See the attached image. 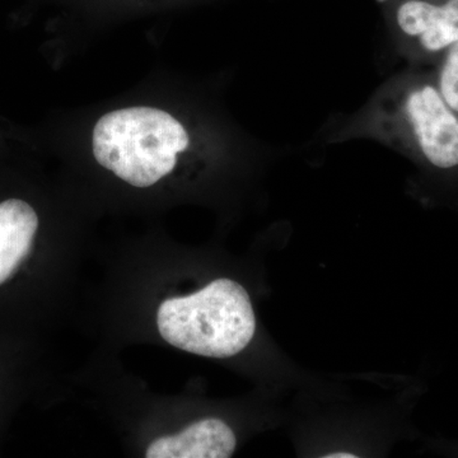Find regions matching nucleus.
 Wrapping results in <instances>:
<instances>
[{
    "instance_id": "4",
    "label": "nucleus",
    "mask_w": 458,
    "mask_h": 458,
    "mask_svg": "<svg viewBox=\"0 0 458 458\" xmlns=\"http://www.w3.org/2000/svg\"><path fill=\"white\" fill-rule=\"evenodd\" d=\"M388 21L412 59L441 57L458 42V0H394Z\"/></svg>"
},
{
    "instance_id": "1",
    "label": "nucleus",
    "mask_w": 458,
    "mask_h": 458,
    "mask_svg": "<svg viewBox=\"0 0 458 458\" xmlns=\"http://www.w3.org/2000/svg\"><path fill=\"white\" fill-rule=\"evenodd\" d=\"M333 137L377 140L442 170L458 165V114L427 75L406 73L388 81Z\"/></svg>"
},
{
    "instance_id": "2",
    "label": "nucleus",
    "mask_w": 458,
    "mask_h": 458,
    "mask_svg": "<svg viewBox=\"0 0 458 458\" xmlns=\"http://www.w3.org/2000/svg\"><path fill=\"white\" fill-rule=\"evenodd\" d=\"M157 325L165 342L181 351L223 360L249 345L256 318L246 289L218 279L197 293L165 301Z\"/></svg>"
},
{
    "instance_id": "6",
    "label": "nucleus",
    "mask_w": 458,
    "mask_h": 458,
    "mask_svg": "<svg viewBox=\"0 0 458 458\" xmlns=\"http://www.w3.org/2000/svg\"><path fill=\"white\" fill-rule=\"evenodd\" d=\"M38 228V214L20 199L0 203V285L25 261Z\"/></svg>"
},
{
    "instance_id": "7",
    "label": "nucleus",
    "mask_w": 458,
    "mask_h": 458,
    "mask_svg": "<svg viewBox=\"0 0 458 458\" xmlns=\"http://www.w3.org/2000/svg\"><path fill=\"white\" fill-rule=\"evenodd\" d=\"M434 81L448 106L458 114V42L439 57Z\"/></svg>"
},
{
    "instance_id": "8",
    "label": "nucleus",
    "mask_w": 458,
    "mask_h": 458,
    "mask_svg": "<svg viewBox=\"0 0 458 458\" xmlns=\"http://www.w3.org/2000/svg\"><path fill=\"white\" fill-rule=\"evenodd\" d=\"M325 457H327V458H355L358 456H355V454H345V452H342V454H327V456H325Z\"/></svg>"
},
{
    "instance_id": "9",
    "label": "nucleus",
    "mask_w": 458,
    "mask_h": 458,
    "mask_svg": "<svg viewBox=\"0 0 458 458\" xmlns=\"http://www.w3.org/2000/svg\"><path fill=\"white\" fill-rule=\"evenodd\" d=\"M379 3H382V4H390L391 2H394V0H378Z\"/></svg>"
},
{
    "instance_id": "5",
    "label": "nucleus",
    "mask_w": 458,
    "mask_h": 458,
    "mask_svg": "<svg viewBox=\"0 0 458 458\" xmlns=\"http://www.w3.org/2000/svg\"><path fill=\"white\" fill-rule=\"evenodd\" d=\"M236 450V436L219 419H205L177 436L150 443L148 458H228Z\"/></svg>"
},
{
    "instance_id": "3",
    "label": "nucleus",
    "mask_w": 458,
    "mask_h": 458,
    "mask_svg": "<svg viewBox=\"0 0 458 458\" xmlns=\"http://www.w3.org/2000/svg\"><path fill=\"white\" fill-rule=\"evenodd\" d=\"M190 137L179 120L153 107H129L104 114L92 135L95 158L135 188L167 176Z\"/></svg>"
}]
</instances>
